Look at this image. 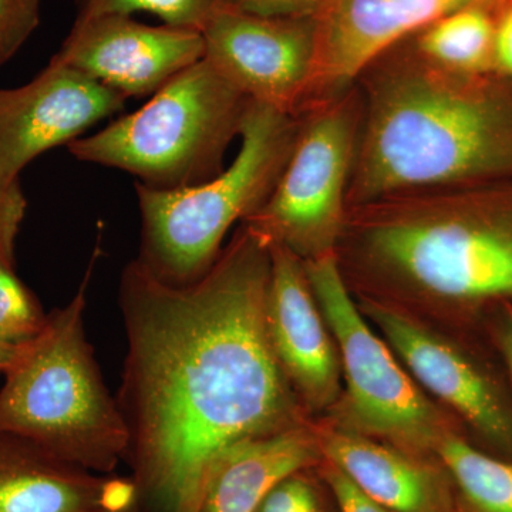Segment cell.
I'll return each mask as SVG.
<instances>
[{"label":"cell","mask_w":512,"mask_h":512,"mask_svg":"<svg viewBox=\"0 0 512 512\" xmlns=\"http://www.w3.org/2000/svg\"><path fill=\"white\" fill-rule=\"evenodd\" d=\"M271 247L241 224L191 284L140 259L121 275L127 356L117 403L137 512H198L222 453L301 423L269 338Z\"/></svg>","instance_id":"6da1fadb"},{"label":"cell","mask_w":512,"mask_h":512,"mask_svg":"<svg viewBox=\"0 0 512 512\" xmlns=\"http://www.w3.org/2000/svg\"><path fill=\"white\" fill-rule=\"evenodd\" d=\"M362 123L348 210L410 194L512 178V93L453 72L416 49L370 64L357 79Z\"/></svg>","instance_id":"7a4b0ae2"},{"label":"cell","mask_w":512,"mask_h":512,"mask_svg":"<svg viewBox=\"0 0 512 512\" xmlns=\"http://www.w3.org/2000/svg\"><path fill=\"white\" fill-rule=\"evenodd\" d=\"M505 181L349 208L340 266L420 301L461 309L512 303V184Z\"/></svg>","instance_id":"3957f363"},{"label":"cell","mask_w":512,"mask_h":512,"mask_svg":"<svg viewBox=\"0 0 512 512\" xmlns=\"http://www.w3.org/2000/svg\"><path fill=\"white\" fill-rule=\"evenodd\" d=\"M96 248L72 301L49 313L23 346L0 389V433L84 470L114 474L126 458L128 429L84 333Z\"/></svg>","instance_id":"277c9868"},{"label":"cell","mask_w":512,"mask_h":512,"mask_svg":"<svg viewBox=\"0 0 512 512\" xmlns=\"http://www.w3.org/2000/svg\"><path fill=\"white\" fill-rule=\"evenodd\" d=\"M298 127V117L251 101L238 154L217 177L177 190L136 183L143 221L138 259L170 284L201 278L220 255L229 228L252 217L271 197Z\"/></svg>","instance_id":"5b68a950"},{"label":"cell","mask_w":512,"mask_h":512,"mask_svg":"<svg viewBox=\"0 0 512 512\" xmlns=\"http://www.w3.org/2000/svg\"><path fill=\"white\" fill-rule=\"evenodd\" d=\"M249 104L204 56L140 110L67 147L77 160L120 168L156 190L192 187L224 170Z\"/></svg>","instance_id":"8992f818"},{"label":"cell","mask_w":512,"mask_h":512,"mask_svg":"<svg viewBox=\"0 0 512 512\" xmlns=\"http://www.w3.org/2000/svg\"><path fill=\"white\" fill-rule=\"evenodd\" d=\"M274 192L242 225L269 247L281 245L302 261L338 251L348 214L362 99L357 86L303 110Z\"/></svg>","instance_id":"52a82bcc"},{"label":"cell","mask_w":512,"mask_h":512,"mask_svg":"<svg viewBox=\"0 0 512 512\" xmlns=\"http://www.w3.org/2000/svg\"><path fill=\"white\" fill-rule=\"evenodd\" d=\"M306 276L340 352L345 410L352 427L414 456L434 453L450 431L446 417L421 392L377 338L350 296L338 254L303 261Z\"/></svg>","instance_id":"ba28073f"},{"label":"cell","mask_w":512,"mask_h":512,"mask_svg":"<svg viewBox=\"0 0 512 512\" xmlns=\"http://www.w3.org/2000/svg\"><path fill=\"white\" fill-rule=\"evenodd\" d=\"M201 33L205 57L239 92L298 117L315 52L313 18H264L225 5Z\"/></svg>","instance_id":"9c48e42d"},{"label":"cell","mask_w":512,"mask_h":512,"mask_svg":"<svg viewBox=\"0 0 512 512\" xmlns=\"http://www.w3.org/2000/svg\"><path fill=\"white\" fill-rule=\"evenodd\" d=\"M471 3L473 0H320L313 16L311 77L299 114L348 92L367 67L397 43Z\"/></svg>","instance_id":"30bf717a"},{"label":"cell","mask_w":512,"mask_h":512,"mask_svg":"<svg viewBox=\"0 0 512 512\" xmlns=\"http://www.w3.org/2000/svg\"><path fill=\"white\" fill-rule=\"evenodd\" d=\"M362 312L379 326L417 383L466 421L490 454L512 463V404L494 377L464 350L393 306L366 299Z\"/></svg>","instance_id":"8fae6325"},{"label":"cell","mask_w":512,"mask_h":512,"mask_svg":"<svg viewBox=\"0 0 512 512\" xmlns=\"http://www.w3.org/2000/svg\"><path fill=\"white\" fill-rule=\"evenodd\" d=\"M205 56L198 30L150 26L131 15L76 19L50 62L86 74L128 97L157 93Z\"/></svg>","instance_id":"7c38bea8"},{"label":"cell","mask_w":512,"mask_h":512,"mask_svg":"<svg viewBox=\"0 0 512 512\" xmlns=\"http://www.w3.org/2000/svg\"><path fill=\"white\" fill-rule=\"evenodd\" d=\"M127 97L86 74L50 62L32 82L0 90V187L19 183L40 154L77 140L123 110Z\"/></svg>","instance_id":"4fadbf2b"},{"label":"cell","mask_w":512,"mask_h":512,"mask_svg":"<svg viewBox=\"0 0 512 512\" xmlns=\"http://www.w3.org/2000/svg\"><path fill=\"white\" fill-rule=\"evenodd\" d=\"M268 292L269 338L296 396L313 410L335 403L340 390L336 343L299 256L272 245Z\"/></svg>","instance_id":"5bb4252c"},{"label":"cell","mask_w":512,"mask_h":512,"mask_svg":"<svg viewBox=\"0 0 512 512\" xmlns=\"http://www.w3.org/2000/svg\"><path fill=\"white\" fill-rule=\"evenodd\" d=\"M133 478L97 474L0 433V512H137Z\"/></svg>","instance_id":"9a60e30c"},{"label":"cell","mask_w":512,"mask_h":512,"mask_svg":"<svg viewBox=\"0 0 512 512\" xmlns=\"http://www.w3.org/2000/svg\"><path fill=\"white\" fill-rule=\"evenodd\" d=\"M323 460L367 497L392 512H456L453 484L440 461L430 463L359 431H316Z\"/></svg>","instance_id":"2e32d148"},{"label":"cell","mask_w":512,"mask_h":512,"mask_svg":"<svg viewBox=\"0 0 512 512\" xmlns=\"http://www.w3.org/2000/svg\"><path fill=\"white\" fill-rule=\"evenodd\" d=\"M322 460L315 431L303 424L239 441L212 467L198 512H256L279 481Z\"/></svg>","instance_id":"e0dca14e"},{"label":"cell","mask_w":512,"mask_h":512,"mask_svg":"<svg viewBox=\"0 0 512 512\" xmlns=\"http://www.w3.org/2000/svg\"><path fill=\"white\" fill-rule=\"evenodd\" d=\"M437 460L453 484L456 512H512V463L454 431L437 444Z\"/></svg>","instance_id":"ac0fdd59"},{"label":"cell","mask_w":512,"mask_h":512,"mask_svg":"<svg viewBox=\"0 0 512 512\" xmlns=\"http://www.w3.org/2000/svg\"><path fill=\"white\" fill-rule=\"evenodd\" d=\"M494 35L487 13L470 5L421 30L414 49L444 69L481 74L494 63Z\"/></svg>","instance_id":"d6986e66"},{"label":"cell","mask_w":512,"mask_h":512,"mask_svg":"<svg viewBox=\"0 0 512 512\" xmlns=\"http://www.w3.org/2000/svg\"><path fill=\"white\" fill-rule=\"evenodd\" d=\"M225 5L227 0H76V19L146 12L158 16L164 25L202 32Z\"/></svg>","instance_id":"ffe728a7"},{"label":"cell","mask_w":512,"mask_h":512,"mask_svg":"<svg viewBox=\"0 0 512 512\" xmlns=\"http://www.w3.org/2000/svg\"><path fill=\"white\" fill-rule=\"evenodd\" d=\"M47 318L13 266L0 262V343L28 345L45 329Z\"/></svg>","instance_id":"44dd1931"},{"label":"cell","mask_w":512,"mask_h":512,"mask_svg":"<svg viewBox=\"0 0 512 512\" xmlns=\"http://www.w3.org/2000/svg\"><path fill=\"white\" fill-rule=\"evenodd\" d=\"M313 468L296 471L279 481L256 512H340L328 484L320 474L319 480L318 474H312Z\"/></svg>","instance_id":"7402d4cb"},{"label":"cell","mask_w":512,"mask_h":512,"mask_svg":"<svg viewBox=\"0 0 512 512\" xmlns=\"http://www.w3.org/2000/svg\"><path fill=\"white\" fill-rule=\"evenodd\" d=\"M40 22V0H0V59L8 62Z\"/></svg>","instance_id":"603a6c76"},{"label":"cell","mask_w":512,"mask_h":512,"mask_svg":"<svg viewBox=\"0 0 512 512\" xmlns=\"http://www.w3.org/2000/svg\"><path fill=\"white\" fill-rule=\"evenodd\" d=\"M25 211V195L19 183L0 187V262L3 264L13 266L15 241Z\"/></svg>","instance_id":"cb8c5ba5"},{"label":"cell","mask_w":512,"mask_h":512,"mask_svg":"<svg viewBox=\"0 0 512 512\" xmlns=\"http://www.w3.org/2000/svg\"><path fill=\"white\" fill-rule=\"evenodd\" d=\"M318 471L332 491L340 512H392L367 497L339 468L332 466L328 461L322 460Z\"/></svg>","instance_id":"d4e9b609"},{"label":"cell","mask_w":512,"mask_h":512,"mask_svg":"<svg viewBox=\"0 0 512 512\" xmlns=\"http://www.w3.org/2000/svg\"><path fill=\"white\" fill-rule=\"evenodd\" d=\"M227 5L264 18H313L320 0H227Z\"/></svg>","instance_id":"484cf974"},{"label":"cell","mask_w":512,"mask_h":512,"mask_svg":"<svg viewBox=\"0 0 512 512\" xmlns=\"http://www.w3.org/2000/svg\"><path fill=\"white\" fill-rule=\"evenodd\" d=\"M494 64L500 73L512 80V6L495 26Z\"/></svg>","instance_id":"4316f807"},{"label":"cell","mask_w":512,"mask_h":512,"mask_svg":"<svg viewBox=\"0 0 512 512\" xmlns=\"http://www.w3.org/2000/svg\"><path fill=\"white\" fill-rule=\"evenodd\" d=\"M504 311L498 315L494 326V339L503 356L512 382V303H503Z\"/></svg>","instance_id":"83f0119b"},{"label":"cell","mask_w":512,"mask_h":512,"mask_svg":"<svg viewBox=\"0 0 512 512\" xmlns=\"http://www.w3.org/2000/svg\"><path fill=\"white\" fill-rule=\"evenodd\" d=\"M23 346H10L0 343V373L5 375L8 372L13 363H15V360L18 359Z\"/></svg>","instance_id":"f1b7e54d"},{"label":"cell","mask_w":512,"mask_h":512,"mask_svg":"<svg viewBox=\"0 0 512 512\" xmlns=\"http://www.w3.org/2000/svg\"><path fill=\"white\" fill-rule=\"evenodd\" d=\"M3 63H5V62H3L2 59H0V66H2Z\"/></svg>","instance_id":"f546056e"}]
</instances>
